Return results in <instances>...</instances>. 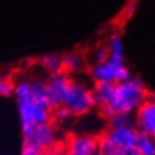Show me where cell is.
I'll use <instances>...</instances> for the list:
<instances>
[{
	"mask_svg": "<svg viewBox=\"0 0 155 155\" xmlns=\"http://www.w3.org/2000/svg\"><path fill=\"white\" fill-rule=\"evenodd\" d=\"M38 155H53V153H51V150H41Z\"/></svg>",
	"mask_w": 155,
	"mask_h": 155,
	"instance_id": "20",
	"label": "cell"
},
{
	"mask_svg": "<svg viewBox=\"0 0 155 155\" xmlns=\"http://www.w3.org/2000/svg\"><path fill=\"white\" fill-rule=\"evenodd\" d=\"M97 155H110V154H105V153H100V151H99V154Z\"/></svg>",
	"mask_w": 155,
	"mask_h": 155,
	"instance_id": "21",
	"label": "cell"
},
{
	"mask_svg": "<svg viewBox=\"0 0 155 155\" xmlns=\"http://www.w3.org/2000/svg\"><path fill=\"white\" fill-rule=\"evenodd\" d=\"M46 94L51 108H58L63 104L64 96L71 83V79L66 72L59 71L55 74H50L49 79L46 80Z\"/></svg>",
	"mask_w": 155,
	"mask_h": 155,
	"instance_id": "6",
	"label": "cell"
},
{
	"mask_svg": "<svg viewBox=\"0 0 155 155\" xmlns=\"http://www.w3.org/2000/svg\"><path fill=\"white\" fill-rule=\"evenodd\" d=\"M66 151L68 155H97L99 141L91 135H76L70 139Z\"/></svg>",
	"mask_w": 155,
	"mask_h": 155,
	"instance_id": "9",
	"label": "cell"
},
{
	"mask_svg": "<svg viewBox=\"0 0 155 155\" xmlns=\"http://www.w3.org/2000/svg\"><path fill=\"white\" fill-rule=\"evenodd\" d=\"M137 137L138 130L133 126L110 127L99 141V150L110 155H139Z\"/></svg>",
	"mask_w": 155,
	"mask_h": 155,
	"instance_id": "3",
	"label": "cell"
},
{
	"mask_svg": "<svg viewBox=\"0 0 155 155\" xmlns=\"http://www.w3.org/2000/svg\"><path fill=\"white\" fill-rule=\"evenodd\" d=\"M62 105L71 114L80 116L87 113L95 105L92 90L82 82H72L71 80Z\"/></svg>",
	"mask_w": 155,
	"mask_h": 155,
	"instance_id": "4",
	"label": "cell"
},
{
	"mask_svg": "<svg viewBox=\"0 0 155 155\" xmlns=\"http://www.w3.org/2000/svg\"><path fill=\"white\" fill-rule=\"evenodd\" d=\"M112 127H125L131 126V117L130 114H116L110 118Z\"/></svg>",
	"mask_w": 155,
	"mask_h": 155,
	"instance_id": "14",
	"label": "cell"
},
{
	"mask_svg": "<svg viewBox=\"0 0 155 155\" xmlns=\"http://www.w3.org/2000/svg\"><path fill=\"white\" fill-rule=\"evenodd\" d=\"M135 122L138 131L155 138V103L147 99L137 110Z\"/></svg>",
	"mask_w": 155,
	"mask_h": 155,
	"instance_id": "8",
	"label": "cell"
},
{
	"mask_svg": "<svg viewBox=\"0 0 155 155\" xmlns=\"http://www.w3.org/2000/svg\"><path fill=\"white\" fill-rule=\"evenodd\" d=\"M40 149H37L36 146L33 145H29V143H25L24 142V146H22V150H21V155H38L40 154Z\"/></svg>",
	"mask_w": 155,
	"mask_h": 155,
	"instance_id": "16",
	"label": "cell"
},
{
	"mask_svg": "<svg viewBox=\"0 0 155 155\" xmlns=\"http://www.w3.org/2000/svg\"><path fill=\"white\" fill-rule=\"evenodd\" d=\"M55 117L59 120V121H63V120H66L67 117H70L71 116V113L66 109V108L63 107V105H61V107H58V108H55Z\"/></svg>",
	"mask_w": 155,
	"mask_h": 155,
	"instance_id": "17",
	"label": "cell"
},
{
	"mask_svg": "<svg viewBox=\"0 0 155 155\" xmlns=\"http://www.w3.org/2000/svg\"><path fill=\"white\" fill-rule=\"evenodd\" d=\"M55 141V131L49 122L36 126L24 134V142L36 146L40 150H51Z\"/></svg>",
	"mask_w": 155,
	"mask_h": 155,
	"instance_id": "7",
	"label": "cell"
},
{
	"mask_svg": "<svg viewBox=\"0 0 155 155\" xmlns=\"http://www.w3.org/2000/svg\"><path fill=\"white\" fill-rule=\"evenodd\" d=\"M82 58L78 54H70V55L63 58V68L68 70V71H75V70L82 67Z\"/></svg>",
	"mask_w": 155,
	"mask_h": 155,
	"instance_id": "13",
	"label": "cell"
},
{
	"mask_svg": "<svg viewBox=\"0 0 155 155\" xmlns=\"http://www.w3.org/2000/svg\"><path fill=\"white\" fill-rule=\"evenodd\" d=\"M94 58H95L96 63H99V62H104V61H105L107 58H108V49H104V48L97 49V50L95 51Z\"/></svg>",
	"mask_w": 155,
	"mask_h": 155,
	"instance_id": "18",
	"label": "cell"
},
{
	"mask_svg": "<svg viewBox=\"0 0 155 155\" xmlns=\"http://www.w3.org/2000/svg\"><path fill=\"white\" fill-rule=\"evenodd\" d=\"M114 84L116 83H112V82H96V86L92 90L96 105L103 108L109 103L114 91Z\"/></svg>",
	"mask_w": 155,
	"mask_h": 155,
	"instance_id": "10",
	"label": "cell"
},
{
	"mask_svg": "<svg viewBox=\"0 0 155 155\" xmlns=\"http://www.w3.org/2000/svg\"><path fill=\"white\" fill-rule=\"evenodd\" d=\"M137 149L139 155H155V138L138 131Z\"/></svg>",
	"mask_w": 155,
	"mask_h": 155,
	"instance_id": "11",
	"label": "cell"
},
{
	"mask_svg": "<svg viewBox=\"0 0 155 155\" xmlns=\"http://www.w3.org/2000/svg\"><path fill=\"white\" fill-rule=\"evenodd\" d=\"M146 100L147 94L143 83L129 76L127 79L114 84V91L109 103L101 109L108 118L114 117L116 114H131L137 112Z\"/></svg>",
	"mask_w": 155,
	"mask_h": 155,
	"instance_id": "1",
	"label": "cell"
},
{
	"mask_svg": "<svg viewBox=\"0 0 155 155\" xmlns=\"http://www.w3.org/2000/svg\"><path fill=\"white\" fill-rule=\"evenodd\" d=\"M51 153H53V155H68L66 149H62V147H54L51 150Z\"/></svg>",
	"mask_w": 155,
	"mask_h": 155,
	"instance_id": "19",
	"label": "cell"
},
{
	"mask_svg": "<svg viewBox=\"0 0 155 155\" xmlns=\"http://www.w3.org/2000/svg\"><path fill=\"white\" fill-rule=\"evenodd\" d=\"M41 64L48 72L55 74L63 70V58L59 55H46L41 59Z\"/></svg>",
	"mask_w": 155,
	"mask_h": 155,
	"instance_id": "12",
	"label": "cell"
},
{
	"mask_svg": "<svg viewBox=\"0 0 155 155\" xmlns=\"http://www.w3.org/2000/svg\"><path fill=\"white\" fill-rule=\"evenodd\" d=\"M92 78L96 82L120 83L130 76L124 63V46L120 37H113L108 46V58L92 67Z\"/></svg>",
	"mask_w": 155,
	"mask_h": 155,
	"instance_id": "2",
	"label": "cell"
},
{
	"mask_svg": "<svg viewBox=\"0 0 155 155\" xmlns=\"http://www.w3.org/2000/svg\"><path fill=\"white\" fill-rule=\"evenodd\" d=\"M18 113L22 126V133H29L38 125L49 122L50 108L42 107L40 104L32 101L29 99H17Z\"/></svg>",
	"mask_w": 155,
	"mask_h": 155,
	"instance_id": "5",
	"label": "cell"
},
{
	"mask_svg": "<svg viewBox=\"0 0 155 155\" xmlns=\"http://www.w3.org/2000/svg\"><path fill=\"white\" fill-rule=\"evenodd\" d=\"M13 88L15 87L12 86V83H11L9 80H7L5 78H3L2 75H0V95L7 96V95L12 94Z\"/></svg>",
	"mask_w": 155,
	"mask_h": 155,
	"instance_id": "15",
	"label": "cell"
}]
</instances>
